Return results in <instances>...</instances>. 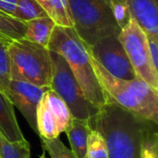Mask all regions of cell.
Masks as SVG:
<instances>
[{"label":"cell","mask_w":158,"mask_h":158,"mask_svg":"<svg viewBox=\"0 0 158 158\" xmlns=\"http://www.w3.org/2000/svg\"><path fill=\"white\" fill-rule=\"evenodd\" d=\"M148 44L153 66L158 71V38L148 37Z\"/></svg>","instance_id":"d4e9b609"},{"label":"cell","mask_w":158,"mask_h":158,"mask_svg":"<svg viewBox=\"0 0 158 158\" xmlns=\"http://www.w3.org/2000/svg\"><path fill=\"white\" fill-rule=\"evenodd\" d=\"M0 134L9 142L25 140L15 115L14 106L2 92H0Z\"/></svg>","instance_id":"8fae6325"},{"label":"cell","mask_w":158,"mask_h":158,"mask_svg":"<svg viewBox=\"0 0 158 158\" xmlns=\"http://www.w3.org/2000/svg\"><path fill=\"white\" fill-rule=\"evenodd\" d=\"M39 158H47V157L45 156V153L44 152V153H43V155H42V156H41Z\"/></svg>","instance_id":"83f0119b"},{"label":"cell","mask_w":158,"mask_h":158,"mask_svg":"<svg viewBox=\"0 0 158 158\" xmlns=\"http://www.w3.org/2000/svg\"><path fill=\"white\" fill-rule=\"evenodd\" d=\"M108 1H109V0H108Z\"/></svg>","instance_id":"f1b7e54d"},{"label":"cell","mask_w":158,"mask_h":158,"mask_svg":"<svg viewBox=\"0 0 158 158\" xmlns=\"http://www.w3.org/2000/svg\"><path fill=\"white\" fill-rule=\"evenodd\" d=\"M0 41H11V40H10V39H8V38H6V36L2 35V34L0 33Z\"/></svg>","instance_id":"4316f807"},{"label":"cell","mask_w":158,"mask_h":158,"mask_svg":"<svg viewBox=\"0 0 158 158\" xmlns=\"http://www.w3.org/2000/svg\"><path fill=\"white\" fill-rule=\"evenodd\" d=\"M131 17L148 37L158 38L157 0H125Z\"/></svg>","instance_id":"30bf717a"},{"label":"cell","mask_w":158,"mask_h":158,"mask_svg":"<svg viewBox=\"0 0 158 158\" xmlns=\"http://www.w3.org/2000/svg\"><path fill=\"white\" fill-rule=\"evenodd\" d=\"M91 56L112 76L133 80L137 76L118 36H108L88 47Z\"/></svg>","instance_id":"ba28073f"},{"label":"cell","mask_w":158,"mask_h":158,"mask_svg":"<svg viewBox=\"0 0 158 158\" xmlns=\"http://www.w3.org/2000/svg\"><path fill=\"white\" fill-rule=\"evenodd\" d=\"M16 8V0H0V12L13 17Z\"/></svg>","instance_id":"484cf974"},{"label":"cell","mask_w":158,"mask_h":158,"mask_svg":"<svg viewBox=\"0 0 158 158\" xmlns=\"http://www.w3.org/2000/svg\"><path fill=\"white\" fill-rule=\"evenodd\" d=\"M37 133L44 139H54L59 136L56 121L44 97L42 96L36 112Z\"/></svg>","instance_id":"9a60e30c"},{"label":"cell","mask_w":158,"mask_h":158,"mask_svg":"<svg viewBox=\"0 0 158 158\" xmlns=\"http://www.w3.org/2000/svg\"><path fill=\"white\" fill-rule=\"evenodd\" d=\"M44 16H47L46 12L36 0H16V8L13 18L22 22H27Z\"/></svg>","instance_id":"ac0fdd59"},{"label":"cell","mask_w":158,"mask_h":158,"mask_svg":"<svg viewBox=\"0 0 158 158\" xmlns=\"http://www.w3.org/2000/svg\"><path fill=\"white\" fill-rule=\"evenodd\" d=\"M92 64L97 80L108 100L157 124L158 91L139 78L122 80L112 76L93 56Z\"/></svg>","instance_id":"3957f363"},{"label":"cell","mask_w":158,"mask_h":158,"mask_svg":"<svg viewBox=\"0 0 158 158\" xmlns=\"http://www.w3.org/2000/svg\"><path fill=\"white\" fill-rule=\"evenodd\" d=\"M47 48L65 58L90 103L100 108L107 102V97L95 75L88 46L74 28L56 25Z\"/></svg>","instance_id":"7a4b0ae2"},{"label":"cell","mask_w":158,"mask_h":158,"mask_svg":"<svg viewBox=\"0 0 158 158\" xmlns=\"http://www.w3.org/2000/svg\"><path fill=\"white\" fill-rule=\"evenodd\" d=\"M89 123L92 129L98 131L105 138L107 158H141L145 135L157 125L108 99L89 118Z\"/></svg>","instance_id":"6da1fadb"},{"label":"cell","mask_w":158,"mask_h":158,"mask_svg":"<svg viewBox=\"0 0 158 158\" xmlns=\"http://www.w3.org/2000/svg\"><path fill=\"white\" fill-rule=\"evenodd\" d=\"M157 1H158V0H157Z\"/></svg>","instance_id":"f546056e"},{"label":"cell","mask_w":158,"mask_h":158,"mask_svg":"<svg viewBox=\"0 0 158 158\" xmlns=\"http://www.w3.org/2000/svg\"><path fill=\"white\" fill-rule=\"evenodd\" d=\"M0 158H31V145L25 139L9 142L0 134Z\"/></svg>","instance_id":"e0dca14e"},{"label":"cell","mask_w":158,"mask_h":158,"mask_svg":"<svg viewBox=\"0 0 158 158\" xmlns=\"http://www.w3.org/2000/svg\"><path fill=\"white\" fill-rule=\"evenodd\" d=\"M25 22H22L9 15L0 12V33L10 40L23 38Z\"/></svg>","instance_id":"d6986e66"},{"label":"cell","mask_w":158,"mask_h":158,"mask_svg":"<svg viewBox=\"0 0 158 158\" xmlns=\"http://www.w3.org/2000/svg\"><path fill=\"white\" fill-rule=\"evenodd\" d=\"M10 79L39 87H49L52 76L50 50L20 38L7 44Z\"/></svg>","instance_id":"277c9868"},{"label":"cell","mask_w":158,"mask_h":158,"mask_svg":"<svg viewBox=\"0 0 158 158\" xmlns=\"http://www.w3.org/2000/svg\"><path fill=\"white\" fill-rule=\"evenodd\" d=\"M141 158H158V134L155 125L145 135L143 144Z\"/></svg>","instance_id":"603a6c76"},{"label":"cell","mask_w":158,"mask_h":158,"mask_svg":"<svg viewBox=\"0 0 158 158\" xmlns=\"http://www.w3.org/2000/svg\"><path fill=\"white\" fill-rule=\"evenodd\" d=\"M41 141L43 149L52 158H77L73 152L63 143L59 137L54 139L41 138Z\"/></svg>","instance_id":"44dd1931"},{"label":"cell","mask_w":158,"mask_h":158,"mask_svg":"<svg viewBox=\"0 0 158 158\" xmlns=\"http://www.w3.org/2000/svg\"><path fill=\"white\" fill-rule=\"evenodd\" d=\"M50 56L52 63L50 89L62 98L73 118L89 119L94 117L99 108L86 99L65 58L53 51H50Z\"/></svg>","instance_id":"8992f818"},{"label":"cell","mask_w":158,"mask_h":158,"mask_svg":"<svg viewBox=\"0 0 158 158\" xmlns=\"http://www.w3.org/2000/svg\"><path fill=\"white\" fill-rule=\"evenodd\" d=\"M55 27V21L48 16L33 19L25 22V32L23 38L47 47Z\"/></svg>","instance_id":"4fadbf2b"},{"label":"cell","mask_w":158,"mask_h":158,"mask_svg":"<svg viewBox=\"0 0 158 158\" xmlns=\"http://www.w3.org/2000/svg\"><path fill=\"white\" fill-rule=\"evenodd\" d=\"M73 28L88 46L121 31L108 0H68Z\"/></svg>","instance_id":"5b68a950"},{"label":"cell","mask_w":158,"mask_h":158,"mask_svg":"<svg viewBox=\"0 0 158 158\" xmlns=\"http://www.w3.org/2000/svg\"><path fill=\"white\" fill-rule=\"evenodd\" d=\"M89 119H81L71 118L65 131L71 151L77 158H88L87 156V140L91 131Z\"/></svg>","instance_id":"7c38bea8"},{"label":"cell","mask_w":158,"mask_h":158,"mask_svg":"<svg viewBox=\"0 0 158 158\" xmlns=\"http://www.w3.org/2000/svg\"><path fill=\"white\" fill-rule=\"evenodd\" d=\"M43 97L53 116L55 117L58 132H64L72 118L68 106L62 100V98L51 89H48L44 94Z\"/></svg>","instance_id":"5bb4252c"},{"label":"cell","mask_w":158,"mask_h":158,"mask_svg":"<svg viewBox=\"0 0 158 158\" xmlns=\"http://www.w3.org/2000/svg\"><path fill=\"white\" fill-rule=\"evenodd\" d=\"M88 158H107V148L105 138L96 130L91 129L87 140Z\"/></svg>","instance_id":"ffe728a7"},{"label":"cell","mask_w":158,"mask_h":158,"mask_svg":"<svg viewBox=\"0 0 158 158\" xmlns=\"http://www.w3.org/2000/svg\"><path fill=\"white\" fill-rule=\"evenodd\" d=\"M109 3L117 22L122 29L131 18L127 3L125 0H109Z\"/></svg>","instance_id":"cb8c5ba5"},{"label":"cell","mask_w":158,"mask_h":158,"mask_svg":"<svg viewBox=\"0 0 158 158\" xmlns=\"http://www.w3.org/2000/svg\"><path fill=\"white\" fill-rule=\"evenodd\" d=\"M10 41H0V92L6 94L10 82V65L7 44Z\"/></svg>","instance_id":"7402d4cb"},{"label":"cell","mask_w":158,"mask_h":158,"mask_svg":"<svg viewBox=\"0 0 158 158\" xmlns=\"http://www.w3.org/2000/svg\"><path fill=\"white\" fill-rule=\"evenodd\" d=\"M56 23L62 27L73 28L68 0H36Z\"/></svg>","instance_id":"2e32d148"},{"label":"cell","mask_w":158,"mask_h":158,"mask_svg":"<svg viewBox=\"0 0 158 158\" xmlns=\"http://www.w3.org/2000/svg\"><path fill=\"white\" fill-rule=\"evenodd\" d=\"M49 87H39L25 81L10 80L6 95L26 119L30 127L37 132L36 112L39 102Z\"/></svg>","instance_id":"9c48e42d"},{"label":"cell","mask_w":158,"mask_h":158,"mask_svg":"<svg viewBox=\"0 0 158 158\" xmlns=\"http://www.w3.org/2000/svg\"><path fill=\"white\" fill-rule=\"evenodd\" d=\"M118 40L124 47L137 78L158 91V71L151 60L148 37L134 19L131 18L121 29Z\"/></svg>","instance_id":"52a82bcc"}]
</instances>
